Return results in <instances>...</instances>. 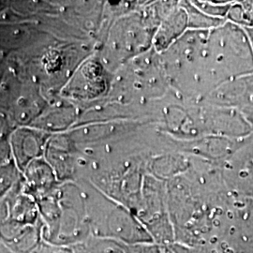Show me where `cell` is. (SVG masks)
Segmentation results:
<instances>
[{
  "mask_svg": "<svg viewBox=\"0 0 253 253\" xmlns=\"http://www.w3.org/2000/svg\"><path fill=\"white\" fill-rule=\"evenodd\" d=\"M219 247L222 253H253V200L235 204Z\"/></svg>",
  "mask_w": 253,
  "mask_h": 253,
  "instance_id": "6da1fadb",
  "label": "cell"
},
{
  "mask_svg": "<svg viewBox=\"0 0 253 253\" xmlns=\"http://www.w3.org/2000/svg\"><path fill=\"white\" fill-rule=\"evenodd\" d=\"M228 181L236 196L253 200V147L232 165Z\"/></svg>",
  "mask_w": 253,
  "mask_h": 253,
  "instance_id": "7a4b0ae2",
  "label": "cell"
},
{
  "mask_svg": "<svg viewBox=\"0 0 253 253\" xmlns=\"http://www.w3.org/2000/svg\"><path fill=\"white\" fill-rule=\"evenodd\" d=\"M210 245L205 246H189V245L173 243L170 246L174 253H208Z\"/></svg>",
  "mask_w": 253,
  "mask_h": 253,
  "instance_id": "3957f363",
  "label": "cell"
},
{
  "mask_svg": "<svg viewBox=\"0 0 253 253\" xmlns=\"http://www.w3.org/2000/svg\"><path fill=\"white\" fill-rule=\"evenodd\" d=\"M163 249L155 243L131 245L128 246V253H163Z\"/></svg>",
  "mask_w": 253,
  "mask_h": 253,
  "instance_id": "277c9868",
  "label": "cell"
},
{
  "mask_svg": "<svg viewBox=\"0 0 253 253\" xmlns=\"http://www.w3.org/2000/svg\"><path fill=\"white\" fill-rule=\"evenodd\" d=\"M208 253H223L220 247L217 245H210Z\"/></svg>",
  "mask_w": 253,
  "mask_h": 253,
  "instance_id": "5b68a950",
  "label": "cell"
},
{
  "mask_svg": "<svg viewBox=\"0 0 253 253\" xmlns=\"http://www.w3.org/2000/svg\"><path fill=\"white\" fill-rule=\"evenodd\" d=\"M163 253H174L170 247H165L163 249Z\"/></svg>",
  "mask_w": 253,
  "mask_h": 253,
  "instance_id": "8992f818",
  "label": "cell"
},
{
  "mask_svg": "<svg viewBox=\"0 0 253 253\" xmlns=\"http://www.w3.org/2000/svg\"></svg>",
  "mask_w": 253,
  "mask_h": 253,
  "instance_id": "52a82bcc",
  "label": "cell"
},
{
  "mask_svg": "<svg viewBox=\"0 0 253 253\" xmlns=\"http://www.w3.org/2000/svg\"></svg>",
  "mask_w": 253,
  "mask_h": 253,
  "instance_id": "ba28073f",
  "label": "cell"
}]
</instances>
